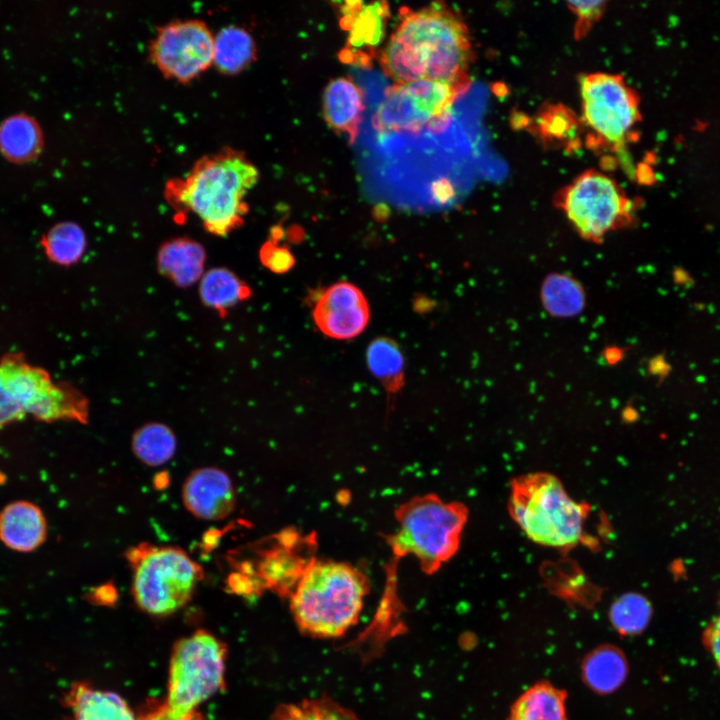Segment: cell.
<instances>
[{"label": "cell", "instance_id": "484cf974", "mask_svg": "<svg viewBox=\"0 0 720 720\" xmlns=\"http://www.w3.org/2000/svg\"><path fill=\"white\" fill-rule=\"evenodd\" d=\"M177 439L166 424L149 422L138 427L131 437V450L135 457L150 467L168 463L175 455Z\"/></svg>", "mask_w": 720, "mask_h": 720}, {"label": "cell", "instance_id": "9c48e42d", "mask_svg": "<svg viewBox=\"0 0 720 720\" xmlns=\"http://www.w3.org/2000/svg\"><path fill=\"white\" fill-rule=\"evenodd\" d=\"M225 657L224 644L203 630L176 643L165 703L172 717L180 718L194 711L198 704L223 687Z\"/></svg>", "mask_w": 720, "mask_h": 720}, {"label": "cell", "instance_id": "8992f818", "mask_svg": "<svg viewBox=\"0 0 720 720\" xmlns=\"http://www.w3.org/2000/svg\"><path fill=\"white\" fill-rule=\"evenodd\" d=\"M125 555L134 600L150 615L166 616L183 607L203 578L201 565L178 546L142 542Z\"/></svg>", "mask_w": 720, "mask_h": 720}, {"label": "cell", "instance_id": "cb8c5ba5", "mask_svg": "<svg viewBox=\"0 0 720 720\" xmlns=\"http://www.w3.org/2000/svg\"><path fill=\"white\" fill-rule=\"evenodd\" d=\"M256 58V44L252 35L238 25H227L214 34L213 63L224 74H236Z\"/></svg>", "mask_w": 720, "mask_h": 720}, {"label": "cell", "instance_id": "4dcf8cb0", "mask_svg": "<svg viewBox=\"0 0 720 720\" xmlns=\"http://www.w3.org/2000/svg\"><path fill=\"white\" fill-rule=\"evenodd\" d=\"M652 615L649 601L641 594L629 592L617 598L610 607L609 618L622 635L641 633Z\"/></svg>", "mask_w": 720, "mask_h": 720}, {"label": "cell", "instance_id": "4316f807", "mask_svg": "<svg viewBox=\"0 0 720 720\" xmlns=\"http://www.w3.org/2000/svg\"><path fill=\"white\" fill-rule=\"evenodd\" d=\"M40 245L51 263L69 267L81 260L87 247V237L77 223L62 221L41 236Z\"/></svg>", "mask_w": 720, "mask_h": 720}, {"label": "cell", "instance_id": "e575fe53", "mask_svg": "<svg viewBox=\"0 0 720 720\" xmlns=\"http://www.w3.org/2000/svg\"><path fill=\"white\" fill-rule=\"evenodd\" d=\"M702 642L720 671V615L706 625Z\"/></svg>", "mask_w": 720, "mask_h": 720}, {"label": "cell", "instance_id": "7c38bea8", "mask_svg": "<svg viewBox=\"0 0 720 720\" xmlns=\"http://www.w3.org/2000/svg\"><path fill=\"white\" fill-rule=\"evenodd\" d=\"M314 533L287 528L272 536L258 551L259 558L244 579L248 592L268 589L281 597L291 595L297 583L315 561Z\"/></svg>", "mask_w": 720, "mask_h": 720}, {"label": "cell", "instance_id": "5bb4252c", "mask_svg": "<svg viewBox=\"0 0 720 720\" xmlns=\"http://www.w3.org/2000/svg\"><path fill=\"white\" fill-rule=\"evenodd\" d=\"M312 315L322 333L345 340L356 337L366 328L370 312L362 291L354 284L340 281L320 295Z\"/></svg>", "mask_w": 720, "mask_h": 720}, {"label": "cell", "instance_id": "9a60e30c", "mask_svg": "<svg viewBox=\"0 0 720 720\" xmlns=\"http://www.w3.org/2000/svg\"><path fill=\"white\" fill-rule=\"evenodd\" d=\"M181 498L185 509L195 518L218 521L234 511L237 494L227 472L215 466H203L185 478Z\"/></svg>", "mask_w": 720, "mask_h": 720}, {"label": "cell", "instance_id": "4fadbf2b", "mask_svg": "<svg viewBox=\"0 0 720 720\" xmlns=\"http://www.w3.org/2000/svg\"><path fill=\"white\" fill-rule=\"evenodd\" d=\"M213 40L203 20H174L158 28L150 57L165 77L186 83L213 63Z\"/></svg>", "mask_w": 720, "mask_h": 720}, {"label": "cell", "instance_id": "7402d4cb", "mask_svg": "<svg viewBox=\"0 0 720 720\" xmlns=\"http://www.w3.org/2000/svg\"><path fill=\"white\" fill-rule=\"evenodd\" d=\"M566 692L547 681L524 691L513 703L508 720H568Z\"/></svg>", "mask_w": 720, "mask_h": 720}, {"label": "cell", "instance_id": "5b68a950", "mask_svg": "<svg viewBox=\"0 0 720 720\" xmlns=\"http://www.w3.org/2000/svg\"><path fill=\"white\" fill-rule=\"evenodd\" d=\"M468 515L464 503L434 493L413 496L394 510L396 530L384 538L392 557L413 556L432 575L458 552Z\"/></svg>", "mask_w": 720, "mask_h": 720}, {"label": "cell", "instance_id": "52a82bcc", "mask_svg": "<svg viewBox=\"0 0 720 720\" xmlns=\"http://www.w3.org/2000/svg\"><path fill=\"white\" fill-rule=\"evenodd\" d=\"M0 378L19 420L31 416L46 423L88 422L87 397L70 382L54 381L46 369L30 363L24 353L8 352L0 358Z\"/></svg>", "mask_w": 720, "mask_h": 720}, {"label": "cell", "instance_id": "836d02e7", "mask_svg": "<svg viewBox=\"0 0 720 720\" xmlns=\"http://www.w3.org/2000/svg\"><path fill=\"white\" fill-rule=\"evenodd\" d=\"M259 259L263 266L278 274L288 272L295 264V258L290 250L272 241L262 245Z\"/></svg>", "mask_w": 720, "mask_h": 720}, {"label": "cell", "instance_id": "ac0fdd59", "mask_svg": "<svg viewBox=\"0 0 720 720\" xmlns=\"http://www.w3.org/2000/svg\"><path fill=\"white\" fill-rule=\"evenodd\" d=\"M206 251L196 240L176 237L164 242L157 254L159 273L180 288L200 281L205 273Z\"/></svg>", "mask_w": 720, "mask_h": 720}, {"label": "cell", "instance_id": "7a4b0ae2", "mask_svg": "<svg viewBox=\"0 0 720 720\" xmlns=\"http://www.w3.org/2000/svg\"><path fill=\"white\" fill-rule=\"evenodd\" d=\"M258 179L244 153L225 147L198 159L184 178L169 181L165 195L174 209L193 213L207 232L224 237L244 224L245 198Z\"/></svg>", "mask_w": 720, "mask_h": 720}, {"label": "cell", "instance_id": "6da1fadb", "mask_svg": "<svg viewBox=\"0 0 720 720\" xmlns=\"http://www.w3.org/2000/svg\"><path fill=\"white\" fill-rule=\"evenodd\" d=\"M474 58L467 25L442 2L418 10L404 9L379 55L385 75L394 84L418 80L468 88Z\"/></svg>", "mask_w": 720, "mask_h": 720}, {"label": "cell", "instance_id": "30bf717a", "mask_svg": "<svg viewBox=\"0 0 720 720\" xmlns=\"http://www.w3.org/2000/svg\"><path fill=\"white\" fill-rule=\"evenodd\" d=\"M582 124L591 143L618 149L640 119L638 98L620 74L594 72L579 78Z\"/></svg>", "mask_w": 720, "mask_h": 720}, {"label": "cell", "instance_id": "3957f363", "mask_svg": "<svg viewBox=\"0 0 720 720\" xmlns=\"http://www.w3.org/2000/svg\"><path fill=\"white\" fill-rule=\"evenodd\" d=\"M368 593L369 580L361 569L344 561L316 558L289 596V606L301 632L337 638L358 622Z\"/></svg>", "mask_w": 720, "mask_h": 720}, {"label": "cell", "instance_id": "2e32d148", "mask_svg": "<svg viewBox=\"0 0 720 720\" xmlns=\"http://www.w3.org/2000/svg\"><path fill=\"white\" fill-rule=\"evenodd\" d=\"M363 112V94L351 78L337 77L327 84L322 95V114L331 129L353 142Z\"/></svg>", "mask_w": 720, "mask_h": 720}, {"label": "cell", "instance_id": "603a6c76", "mask_svg": "<svg viewBox=\"0 0 720 720\" xmlns=\"http://www.w3.org/2000/svg\"><path fill=\"white\" fill-rule=\"evenodd\" d=\"M628 665L623 652L615 646L603 645L591 651L582 664L585 683L600 694L611 693L626 679Z\"/></svg>", "mask_w": 720, "mask_h": 720}, {"label": "cell", "instance_id": "d590c367", "mask_svg": "<svg viewBox=\"0 0 720 720\" xmlns=\"http://www.w3.org/2000/svg\"><path fill=\"white\" fill-rule=\"evenodd\" d=\"M139 720H204L201 714L197 713L195 710L188 713L187 715L180 717V718H174L170 715L167 707L165 704L159 706L156 709H153L152 711L146 713L143 715Z\"/></svg>", "mask_w": 720, "mask_h": 720}, {"label": "cell", "instance_id": "1f68e13d", "mask_svg": "<svg viewBox=\"0 0 720 720\" xmlns=\"http://www.w3.org/2000/svg\"><path fill=\"white\" fill-rule=\"evenodd\" d=\"M579 124L575 114L568 108L550 105L539 113L536 130L545 141L575 147L578 144Z\"/></svg>", "mask_w": 720, "mask_h": 720}, {"label": "cell", "instance_id": "f546056e", "mask_svg": "<svg viewBox=\"0 0 720 720\" xmlns=\"http://www.w3.org/2000/svg\"><path fill=\"white\" fill-rule=\"evenodd\" d=\"M271 720H360L350 709L327 696L280 705Z\"/></svg>", "mask_w": 720, "mask_h": 720}, {"label": "cell", "instance_id": "d6986e66", "mask_svg": "<svg viewBox=\"0 0 720 720\" xmlns=\"http://www.w3.org/2000/svg\"><path fill=\"white\" fill-rule=\"evenodd\" d=\"M342 8V26L348 29V47L345 51L354 49L372 50L384 39L389 8L385 2H374L364 6L361 2L349 3ZM350 53L349 55L353 54ZM346 56V55H344Z\"/></svg>", "mask_w": 720, "mask_h": 720}, {"label": "cell", "instance_id": "ffe728a7", "mask_svg": "<svg viewBox=\"0 0 720 720\" xmlns=\"http://www.w3.org/2000/svg\"><path fill=\"white\" fill-rule=\"evenodd\" d=\"M44 138L40 125L25 113L13 114L0 123V153L8 161L25 164L42 152Z\"/></svg>", "mask_w": 720, "mask_h": 720}, {"label": "cell", "instance_id": "74e56055", "mask_svg": "<svg viewBox=\"0 0 720 720\" xmlns=\"http://www.w3.org/2000/svg\"><path fill=\"white\" fill-rule=\"evenodd\" d=\"M621 357V353L617 348H610L606 352V359L608 362H616Z\"/></svg>", "mask_w": 720, "mask_h": 720}, {"label": "cell", "instance_id": "8fae6325", "mask_svg": "<svg viewBox=\"0 0 720 720\" xmlns=\"http://www.w3.org/2000/svg\"><path fill=\"white\" fill-rule=\"evenodd\" d=\"M467 88L445 82L418 80L390 87L373 116L380 131L440 130L457 97Z\"/></svg>", "mask_w": 720, "mask_h": 720}, {"label": "cell", "instance_id": "d6a6232c", "mask_svg": "<svg viewBox=\"0 0 720 720\" xmlns=\"http://www.w3.org/2000/svg\"><path fill=\"white\" fill-rule=\"evenodd\" d=\"M607 1H569L568 9L575 15L574 38L580 40L587 36L594 24L603 16Z\"/></svg>", "mask_w": 720, "mask_h": 720}, {"label": "cell", "instance_id": "83f0119b", "mask_svg": "<svg viewBox=\"0 0 720 720\" xmlns=\"http://www.w3.org/2000/svg\"><path fill=\"white\" fill-rule=\"evenodd\" d=\"M367 363L390 397L402 389L404 358L394 340L388 337L374 339L367 348Z\"/></svg>", "mask_w": 720, "mask_h": 720}, {"label": "cell", "instance_id": "ba28073f", "mask_svg": "<svg viewBox=\"0 0 720 720\" xmlns=\"http://www.w3.org/2000/svg\"><path fill=\"white\" fill-rule=\"evenodd\" d=\"M554 205L581 238L597 244L633 221V202L612 177L595 169L585 170L563 186L554 196Z\"/></svg>", "mask_w": 720, "mask_h": 720}, {"label": "cell", "instance_id": "e0dca14e", "mask_svg": "<svg viewBox=\"0 0 720 720\" xmlns=\"http://www.w3.org/2000/svg\"><path fill=\"white\" fill-rule=\"evenodd\" d=\"M47 524L41 509L28 501H16L0 512V540L18 552H30L46 539Z\"/></svg>", "mask_w": 720, "mask_h": 720}, {"label": "cell", "instance_id": "277c9868", "mask_svg": "<svg viewBox=\"0 0 720 720\" xmlns=\"http://www.w3.org/2000/svg\"><path fill=\"white\" fill-rule=\"evenodd\" d=\"M508 507L512 519L537 544L566 550L593 541L586 532L590 506L572 499L550 473L514 478Z\"/></svg>", "mask_w": 720, "mask_h": 720}, {"label": "cell", "instance_id": "44dd1931", "mask_svg": "<svg viewBox=\"0 0 720 720\" xmlns=\"http://www.w3.org/2000/svg\"><path fill=\"white\" fill-rule=\"evenodd\" d=\"M75 720H136L127 703L117 694L75 683L65 696Z\"/></svg>", "mask_w": 720, "mask_h": 720}, {"label": "cell", "instance_id": "d4e9b609", "mask_svg": "<svg viewBox=\"0 0 720 720\" xmlns=\"http://www.w3.org/2000/svg\"><path fill=\"white\" fill-rule=\"evenodd\" d=\"M251 295L249 286L233 271L215 267L206 271L199 281L201 302L222 317L236 304Z\"/></svg>", "mask_w": 720, "mask_h": 720}, {"label": "cell", "instance_id": "f1b7e54d", "mask_svg": "<svg viewBox=\"0 0 720 720\" xmlns=\"http://www.w3.org/2000/svg\"><path fill=\"white\" fill-rule=\"evenodd\" d=\"M541 299L545 310L555 317H573L585 306L582 285L566 274L552 273L543 281Z\"/></svg>", "mask_w": 720, "mask_h": 720}, {"label": "cell", "instance_id": "8d00e7d4", "mask_svg": "<svg viewBox=\"0 0 720 720\" xmlns=\"http://www.w3.org/2000/svg\"><path fill=\"white\" fill-rule=\"evenodd\" d=\"M16 421H18V418L8 401L4 386L0 378V430Z\"/></svg>", "mask_w": 720, "mask_h": 720}]
</instances>
